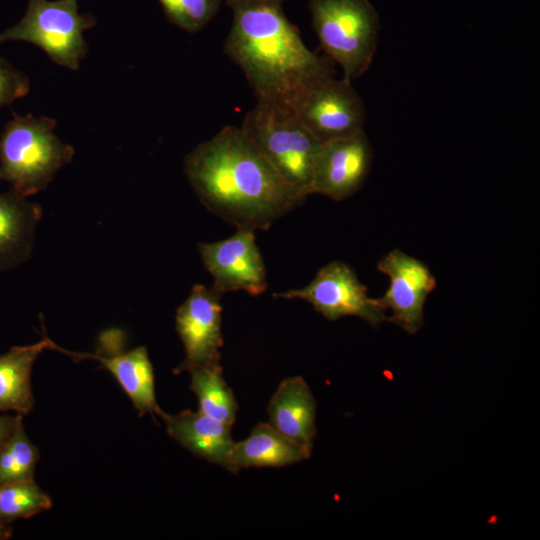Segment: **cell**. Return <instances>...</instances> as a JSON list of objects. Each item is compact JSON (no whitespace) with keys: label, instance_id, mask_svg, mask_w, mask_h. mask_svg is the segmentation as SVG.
I'll return each instance as SVG.
<instances>
[{"label":"cell","instance_id":"d6986e66","mask_svg":"<svg viewBox=\"0 0 540 540\" xmlns=\"http://www.w3.org/2000/svg\"><path fill=\"white\" fill-rule=\"evenodd\" d=\"M190 389L196 394L199 411L206 416L232 426L238 404L227 385L220 363L201 366L189 371Z\"/></svg>","mask_w":540,"mask_h":540},{"label":"cell","instance_id":"277c9868","mask_svg":"<svg viewBox=\"0 0 540 540\" xmlns=\"http://www.w3.org/2000/svg\"><path fill=\"white\" fill-rule=\"evenodd\" d=\"M240 128L288 184L305 197L310 195L314 158L321 143L293 112L257 102Z\"/></svg>","mask_w":540,"mask_h":540},{"label":"cell","instance_id":"7a4b0ae2","mask_svg":"<svg viewBox=\"0 0 540 540\" xmlns=\"http://www.w3.org/2000/svg\"><path fill=\"white\" fill-rule=\"evenodd\" d=\"M225 42L227 55L241 68L257 102L295 114L306 94L333 77L328 61L307 48L280 4L235 2Z\"/></svg>","mask_w":540,"mask_h":540},{"label":"cell","instance_id":"9c48e42d","mask_svg":"<svg viewBox=\"0 0 540 540\" xmlns=\"http://www.w3.org/2000/svg\"><path fill=\"white\" fill-rule=\"evenodd\" d=\"M124 335L120 330L103 332L96 353L73 352L52 344V350L69 355L75 361L92 359L100 362L120 384L140 416L149 413L161 417L156 402L154 372L147 349L143 346L123 350Z\"/></svg>","mask_w":540,"mask_h":540},{"label":"cell","instance_id":"d4e9b609","mask_svg":"<svg viewBox=\"0 0 540 540\" xmlns=\"http://www.w3.org/2000/svg\"><path fill=\"white\" fill-rule=\"evenodd\" d=\"M12 535V529L9 524L3 523L0 520V540H5L10 538Z\"/></svg>","mask_w":540,"mask_h":540},{"label":"cell","instance_id":"7402d4cb","mask_svg":"<svg viewBox=\"0 0 540 540\" xmlns=\"http://www.w3.org/2000/svg\"><path fill=\"white\" fill-rule=\"evenodd\" d=\"M171 23L194 33L216 14L220 0H158Z\"/></svg>","mask_w":540,"mask_h":540},{"label":"cell","instance_id":"ffe728a7","mask_svg":"<svg viewBox=\"0 0 540 540\" xmlns=\"http://www.w3.org/2000/svg\"><path fill=\"white\" fill-rule=\"evenodd\" d=\"M38 460V449L26 435L20 416L11 436L0 447V487L33 480Z\"/></svg>","mask_w":540,"mask_h":540},{"label":"cell","instance_id":"6da1fadb","mask_svg":"<svg viewBox=\"0 0 540 540\" xmlns=\"http://www.w3.org/2000/svg\"><path fill=\"white\" fill-rule=\"evenodd\" d=\"M185 172L203 205L237 229L266 230L306 199L240 127L225 126L195 147Z\"/></svg>","mask_w":540,"mask_h":540},{"label":"cell","instance_id":"3957f363","mask_svg":"<svg viewBox=\"0 0 540 540\" xmlns=\"http://www.w3.org/2000/svg\"><path fill=\"white\" fill-rule=\"evenodd\" d=\"M56 127L53 118L14 113L0 134V180L24 197L44 190L75 154Z\"/></svg>","mask_w":540,"mask_h":540},{"label":"cell","instance_id":"30bf717a","mask_svg":"<svg viewBox=\"0 0 540 540\" xmlns=\"http://www.w3.org/2000/svg\"><path fill=\"white\" fill-rule=\"evenodd\" d=\"M377 269L390 281L384 295L377 298L391 312L388 320L409 334L417 333L424 322L426 299L436 287L434 275L424 262L399 249L385 255Z\"/></svg>","mask_w":540,"mask_h":540},{"label":"cell","instance_id":"ba28073f","mask_svg":"<svg viewBox=\"0 0 540 540\" xmlns=\"http://www.w3.org/2000/svg\"><path fill=\"white\" fill-rule=\"evenodd\" d=\"M295 115L323 143L363 131L366 113L351 81L330 77L306 94Z\"/></svg>","mask_w":540,"mask_h":540},{"label":"cell","instance_id":"484cf974","mask_svg":"<svg viewBox=\"0 0 540 540\" xmlns=\"http://www.w3.org/2000/svg\"><path fill=\"white\" fill-rule=\"evenodd\" d=\"M282 0H226L230 5L235 2H266V3H277L280 4Z\"/></svg>","mask_w":540,"mask_h":540},{"label":"cell","instance_id":"e0dca14e","mask_svg":"<svg viewBox=\"0 0 540 540\" xmlns=\"http://www.w3.org/2000/svg\"><path fill=\"white\" fill-rule=\"evenodd\" d=\"M39 342L14 346L0 355V411L28 414L34 407L31 371L44 350H51L52 340L45 333Z\"/></svg>","mask_w":540,"mask_h":540},{"label":"cell","instance_id":"9a60e30c","mask_svg":"<svg viewBox=\"0 0 540 540\" xmlns=\"http://www.w3.org/2000/svg\"><path fill=\"white\" fill-rule=\"evenodd\" d=\"M270 425L278 432L312 450L316 433V403L305 380L299 376L284 379L268 404Z\"/></svg>","mask_w":540,"mask_h":540},{"label":"cell","instance_id":"7c38bea8","mask_svg":"<svg viewBox=\"0 0 540 540\" xmlns=\"http://www.w3.org/2000/svg\"><path fill=\"white\" fill-rule=\"evenodd\" d=\"M221 294L213 287L193 285L176 312V330L184 345L185 359L175 373L220 363Z\"/></svg>","mask_w":540,"mask_h":540},{"label":"cell","instance_id":"603a6c76","mask_svg":"<svg viewBox=\"0 0 540 540\" xmlns=\"http://www.w3.org/2000/svg\"><path fill=\"white\" fill-rule=\"evenodd\" d=\"M29 91L27 75L0 54V109L25 97Z\"/></svg>","mask_w":540,"mask_h":540},{"label":"cell","instance_id":"ac0fdd59","mask_svg":"<svg viewBox=\"0 0 540 540\" xmlns=\"http://www.w3.org/2000/svg\"><path fill=\"white\" fill-rule=\"evenodd\" d=\"M311 451L290 440L270 424H257L248 437L235 442L231 455V471L241 468L282 467L309 458Z\"/></svg>","mask_w":540,"mask_h":540},{"label":"cell","instance_id":"cb8c5ba5","mask_svg":"<svg viewBox=\"0 0 540 540\" xmlns=\"http://www.w3.org/2000/svg\"><path fill=\"white\" fill-rule=\"evenodd\" d=\"M20 416L22 415L17 414L14 417L10 415H0V447L11 436Z\"/></svg>","mask_w":540,"mask_h":540},{"label":"cell","instance_id":"44dd1931","mask_svg":"<svg viewBox=\"0 0 540 540\" xmlns=\"http://www.w3.org/2000/svg\"><path fill=\"white\" fill-rule=\"evenodd\" d=\"M50 497L33 480L0 487V520L9 524L50 509Z\"/></svg>","mask_w":540,"mask_h":540},{"label":"cell","instance_id":"8992f818","mask_svg":"<svg viewBox=\"0 0 540 540\" xmlns=\"http://www.w3.org/2000/svg\"><path fill=\"white\" fill-rule=\"evenodd\" d=\"M96 22L89 13L79 14L78 0H28L24 16L0 33V43H31L57 65L78 70L88 48L84 32Z\"/></svg>","mask_w":540,"mask_h":540},{"label":"cell","instance_id":"8fae6325","mask_svg":"<svg viewBox=\"0 0 540 540\" xmlns=\"http://www.w3.org/2000/svg\"><path fill=\"white\" fill-rule=\"evenodd\" d=\"M198 249L220 294L245 291L256 296L266 290V268L253 230L237 229L224 240L199 243Z\"/></svg>","mask_w":540,"mask_h":540},{"label":"cell","instance_id":"52a82bcc","mask_svg":"<svg viewBox=\"0 0 540 540\" xmlns=\"http://www.w3.org/2000/svg\"><path fill=\"white\" fill-rule=\"evenodd\" d=\"M274 296L305 300L317 312L333 321L356 316L372 326H378L388 320L387 312L377 298H371L354 270L340 261H332L322 267L305 287L275 293Z\"/></svg>","mask_w":540,"mask_h":540},{"label":"cell","instance_id":"5b68a950","mask_svg":"<svg viewBox=\"0 0 540 540\" xmlns=\"http://www.w3.org/2000/svg\"><path fill=\"white\" fill-rule=\"evenodd\" d=\"M320 47L338 63L343 78L362 76L370 67L378 38V17L367 0H311Z\"/></svg>","mask_w":540,"mask_h":540},{"label":"cell","instance_id":"4fadbf2b","mask_svg":"<svg viewBox=\"0 0 540 540\" xmlns=\"http://www.w3.org/2000/svg\"><path fill=\"white\" fill-rule=\"evenodd\" d=\"M372 162V148L364 132L320 144L314 158L310 194L340 201L363 185Z\"/></svg>","mask_w":540,"mask_h":540},{"label":"cell","instance_id":"2e32d148","mask_svg":"<svg viewBox=\"0 0 540 540\" xmlns=\"http://www.w3.org/2000/svg\"><path fill=\"white\" fill-rule=\"evenodd\" d=\"M42 216L37 203L10 189L0 192V274L26 262Z\"/></svg>","mask_w":540,"mask_h":540},{"label":"cell","instance_id":"5bb4252c","mask_svg":"<svg viewBox=\"0 0 540 540\" xmlns=\"http://www.w3.org/2000/svg\"><path fill=\"white\" fill-rule=\"evenodd\" d=\"M169 436L195 456L231 471V455L235 442L231 426L205 414L184 410L175 415L163 412Z\"/></svg>","mask_w":540,"mask_h":540}]
</instances>
